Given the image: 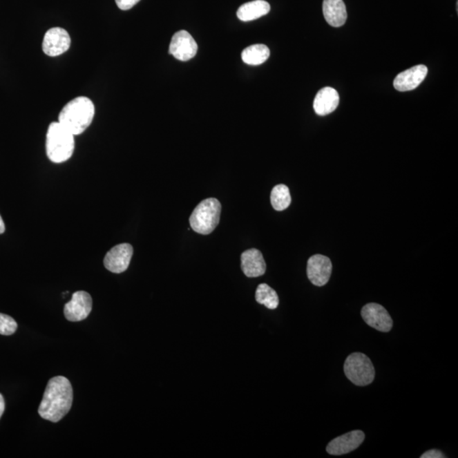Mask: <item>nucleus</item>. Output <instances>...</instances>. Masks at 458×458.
<instances>
[{
    "label": "nucleus",
    "instance_id": "nucleus-1",
    "mask_svg": "<svg viewBox=\"0 0 458 458\" xmlns=\"http://www.w3.org/2000/svg\"><path fill=\"white\" fill-rule=\"evenodd\" d=\"M73 401V390L68 379L63 376L48 381L39 413L41 418L58 423L69 412Z\"/></svg>",
    "mask_w": 458,
    "mask_h": 458
},
{
    "label": "nucleus",
    "instance_id": "nucleus-2",
    "mask_svg": "<svg viewBox=\"0 0 458 458\" xmlns=\"http://www.w3.org/2000/svg\"><path fill=\"white\" fill-rule=\"evenodd\" d=\"M95 106L87 97H77L63 107L59 115V122L73 135H79L92 124Z\"/></svg>",
    "mask_w": 458,
    "mask_h": 458
},
{
    "label": "nucleus",
    "instance_id": "nucleus-3",
    "mask_svg": "<svg viewBox=\"0 0 458 458\" xmlns=\"http://www.w3.org/2000/svg\"><path fill=\"white\" fill-rule=\"evenodd\" d=\"M75 140L74 135L59 122L48 126L46 137V152L48 159L54 163H62L72 158Z\"/></svg>",
    "mask_w": 458,
    "mask_h": 458
},
{
    "label": "nucleus",
    "instance_id": "nucleus-4",
    "mask_svg": "<svg viewBox=\"0 0 458 458\" xmlns=\"http://www.w3.org/2000/svg\"><path fill=\"white\" fill-rule=\"evenodd\" d=\"M221 211L222 206L218 200L209 198L201 201L189 218L192 229L203 236L213 232L219 225Z\"/></svg>",
    "mask_w": 458,
    "mask_h": 458
},
{
    "label": "nucleus",
    "instance_id": "nucleus-5",
    "mask_svg": "<svg viewBox=\"0 0 458 458\" xmlns=\"http://www.w3.org/2000/svg\"><path fill=\"white\" fill-rule=\"evenodd\" d=\"M344 372L349 381L357 386L370 385L375 378L374 364L363 353L351 354L345 360Z\"/></svg>",
    "mask_w": 458,
    "mask_h": 458
},
{
    "label": "nucleus",
    "instance_id": "nucleus-6",
    "mask_svg": "<svg viewBox=\"0 0 458 458\" xmlns=\"http://www.w3.org/2000/svg\"><path fill=\"white\" fill-rule=\"evenodd\" d=\"M198 50V46L191 33L181 30L175 33L171 41L169 53L181 61H188L195 57Z\"/></svg>",
    "mask_w": 458,
    "mask_h": 458
},
{
    "label": "nucleus",
    "instance_id": "nucleus-7",
    "mask_svg": "<svg viewBox=\"0 0 458 458\" xmlns=\"http://www.w3.org/2000/svg\"><path fill=\"white\" fill-rule=\"evenodd\" d=\"M93 308L92 297L85 292L73 294L72 300L65 305L64 315L70 322H80L86 319Z\"/></svg>",
    "mask_w": 458,
    "mask_h": 458
},
{
    "label": "nucleus",
    "instance_id": "nucleus-8",
    "mask_svg": "<svg viewBox=\"0 0 458 458\" xmlns=\"http://www.w3.org/2000/svg\"><path fill=\"white\" fill-rule=\"evenodd\" d=\"M362 314L364 322L368 326L381 331V332L387 333L392 330L393 326V320L389 312L383 305L377 303H370L364 305L362 309Z\"/></svg>",
    "mask_w": 458,
    "mask_h": 458
},
{
    "label": "nucleus",
    "instance_id": "nucleus-9",
    "mask_svg": "<svg viewBox=\"0 0 458 458\" xmlns=\"http://www.w3.org/2000/svg\"><path fill=\"white\" fill-rule=\"evenodd\" d=\"M133 254V248L129 244L115 245L111 249L104 259V265L113 274L124 273L129 267Z\"/></svg>",
    "mask_w": 458,
    "mask_h": 458
},
{
    "label": "nucleus",
    "instance_id": "nucleus-10",
    "mask_svg": "<svg viewBox=\"0 0 458 458\" xmlns=\"http://www.w3.org/2000/svg\"><path fill=\"white\" fill-rule=\"evenodd\" d=\"M69 33L61 28H53L46 32L43 41V50L48 57H59L69 50Z\"/></svg>",
    "mask_w": 458,
    "mask_h": 458
},
{
    "label": "nucleus",
    "instance_id": "nucleus-11",
    "mask_svg": "<svg viewBox=\"0 0 458 458\" xmlns=\"http://www.w3.org/2000/svg\"><path fill=\"white\" fill-rule=\"evenodd\" d=\"M332 263L323 255H314L307 262V277L312 285L322 287L327 284L332 274Z\"/></svg>",
    "mask_w": 458,
    "mask_h": 458
},
{
    "label": "nucleus",
    "instance_id": "nucleus-12",
    "mask_svg": "<svg viewBox=\"0 0 458 458\" xmlns=\"http://www.w3.org/2000/svg\"><path fill=\"white\" fill-rule=\"evenodd\" d=\"M365 434L362 430H353L333 439L327 446V452L333 456L345 455L363 444Z\"/></svg>",
    "mask_w": 458,
    "mask_h": 458
},
{
    "label": "nucleus",
    "instance_id": "nucleus-13",
    "mask_svg": "<svg viewBox=\"0 0 458 458\" xmlns=\"http://www.w3.org/2000/svg\"><path fill=\"white\" fill-rule=\"evenodd\" d=\"M428 74L427 66L418 65L405 70L394 80V87L398 91L407 92L418 88L423 81L426 79Z\"/></svg>",
    "mask_w": 458,
    "mask_h": 458
},
{
    "label": "nucleus",
    "instance_id": "nucleus-14",
    "mask_svg": "<svg viewBox=\"0 0 458 458\" xmlns=\"http://www.w3.org/2000/svg\"><path fill=\"white\" fill-rule=\"evenodd\" d=\"M241 268L245 276L258 278L265 274L267 265L259 249H249L242 253Z\"/></svg>",
    "mask_w": 458,
    "mask_h": 458
},
{
    "label": "nucleus",
    "instance_id": "nucleus-15",
    "mask_svg": "<svg viewBox=\"0 0 458 458\" xmlns=\"http://www.w3.org/2000/svg\"><path fill=\"white\" fill-rule=\"evenodd\" d=\"M340 103V96L334 88L326 87L316 94L314 103L315 113L318 115H326L334 113Z\"/></svg>",
    "mask_w": 458,
    "mask_h": 458
},
{
    "label": "nucleus",
    "instance_id": "nucleus-16",
    "mask_svg": "<svg viewBox=\"0 0 458 458\" xmlns=\"http://www.w3.org/2000/svg\"><path fill=\"white\" fill-rule=\"evenodd\" d=\"M323 16L330 26L340 28L347 20V11L343 0H323Z\"/></svg>",
    "mask_w": 458,
    "mask_h": 458
},
{
    "label": "nucleus",
    "instance_id": "nucleus-17",
    "mask_svg": "<svg viewBox=\"0 0 458 458\" xmlns=\"http://www.w3.org/2000/svg\"><path fill=\"white\" fill-rule=\"evenodd\" d=\"M269 3L264 0H255L241 6L237 11V17L242 21H251L266 16L270 12Z\"/></svg>",
    "mask_w": 458,
    "mask_h": 458
},
{
    "label": "nucleus",
    "instance_id": "nucleus-18",
    "mask_svg": "<svg viewBox=\"0 0 458 458\" xmlns=\"http://www.w3.org/2000/svg\"><path fill=\"white\" fill-rule=\"evenodd\" d=\"M270 57V50L265 44H253L245 48L241 57L245 64L259 66L263 64Z\"/></svg>",
    "mask_w": 458,
    "mask_h": 458
},
{
    "label": "nucleus",
    "instance_id": "nucleus-19",
    "mask_svg": "<svg viewBox=\"0 0 458 458\" xmlns=\"http://www.w3.org/2000/svg\"><path fill=\"white\" fill-rule=\"evenodd\" d=\"M256 300L270 310L278 307L279 299L276 292L267 284H260L256 292Z\"/></svg>",
    "mask_w": 458,
    "mask_h": 458
},
{
    "label": "nucleus",
    "instance_id": "nucleus-20",
    "mask_svg": "<svg viewBox=\"0 0 458 458\" xmlns=\"http://www.w3.org/2000/svg\"><path fill=\"white\" fill-rule=\"evenodd\" d=\"M271 203L275 210L281 211L287 209L292 203L289 189L285 184L275 186L271 192Z\"/></svg>",
    "mask_w": 458,
    "mask_h": 458
},
{
    "label": "nucleus",
    "instance_id": "nucleus-21",
    "mask_svg": "<svg viewBox=\"0 0 458 458\" xmlns=\"http://www.w3.org/2000/svg\"><path fill=\"white\" fill-rule=\"evenodd\" d=\"M17 323L11 316L0 314V334L11 335L17 330Z\"/></svg>",
    "mask_w": 458,
    "mask_h": 458
},
{
    "label": "nucleus",
    "instance_id": "nucleus-22",
    "mask_svg": "<svg viewBox=\"0 0 458 458\" xmlns=\"http://www.w3.org/2000/svg\"><path fill=\"white\" fill-rule=\"evenodd\" d=\"M140 0H115L117 6L119 9L122 10H128L132 9L134 6H136Z\"/></svg>",
    "mask_w": 458,
    "mask_h": 458
},
{
    "label": "nucleus",
    "instance_id": "nucleus-23",
    "mask_svg": "<svg viewBox=\"0 0 458 458\" xmlns=\"http://www.w3.org/2000/svg\"><path fill=\"white\" fill-rule=\"evenodd\" d=\"M446 456L441 450L437 449H432L424 452L421 458H444Z\"/></svg>",
    "mask_w": 458,
    "mask_h": 458
},
{
    "label": "nucleus",
    "instance_id": "nucleus-24",
    "mask_svg": "<svg viewBox=\"0 0 458 458\" xmlns=\"http://www.w3.org/2000/svg\"><path fill=\"white\" fill-rule=\"evenodd\" d=\"M5 409H6L5 400H3L2 394H0V419H1L3 412H5Z\"/></svg>",
    "mask_w": 458,
    "mask_h": 458
},
{
    "label": "nucleus",
    "instance_id": "nucleus-25",
    "mask_svg": "<svg viewBox=\"0 0 458 458\" xmlns=\"http://www.w3.org/2000/svg\"><path fill=\"white\" fill-rule=\"evenodd\" d=\"M6 226L5 222H3L1 216H0V234L5 233Z\"/></svg>",
    "mask_w": 458,
    "mask_h": 458
}]
</instances>
